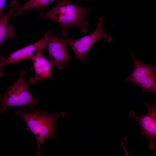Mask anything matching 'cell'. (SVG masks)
<instances>
[{"mask_svg":"<svg viewBox=\"0 0 156 156\" xmlns=\"http://www.w3.org/2000/svg\"><path fill=\"white\" fill-rule=\"evenodd\" d=\"M41 51H36L30 58L33 64L31 70L34 71L35 73L34 76L29 80V83L32 84L53 78L51 73L52 68L49 62L44 56Z\"/></svg>","mask_w":156,"mask_h":156,"instance_id":"9","label":"cell"},{"mask_svg":"<svg viewBox=\"0 0 156 156\" xmlns=\"http://www.w3.org/2000/svg\"><path fill=\"white\" fill-rule=\"evenodd\" d=\"M7 0H0V17L3 15L4 6Z\"/></svg>","mask_w":156,"mask_h":156,"instance_id":"13","label":"cell"},{"mask_svg":"<svg viewBox=\"0 0 156 156\" xmlns=\"http://www.w3.org/2000/svg\"><path fill=\"white\" fill-rule=\"evenodd\" d=\"M25 70L21 69L17 79L0 95V113L9 107L28 106L33 108L39 103V101L34 99L30 92L25 78Z\"/></svg>","mask_w":156,"mask_h":156,"instance_id":"3","label":"cell"},{"mask_svg":"<svg viewBox=\"0 0 156 156\" xmlns=\"http://www.w3.org/2000/svg\"><path fill=\"white\" fill-rule=\"evenodd\" d=\"M104 21L100 18L96 22L97 27L91 34L78 39H66L67 43L74 51L76 60L85 63V57L91 48L99 39L103 38L106 42L112 41L110 36L106 34L103 29Z\"/></svg>","mask_w":156,"mask_h":156,"instance_id":"4","label":"cell"},{"mask_svg":"<svg viewBox=\"0 0 156 156\" xmlns=\"http://www.w3.org/2000/svg\"><path fill=\"white\" fill-rule=\"evenodd\" d=\"M7 7L10 9H12L16 11L19 9L20 6L18 0H11L10 3L7 6Z\"/></svg>","mask_w":156,"mask_h":156,"instance_id":"12","label":"cell"},{"mask_svg":"<svg viewBox=\"0 0 156 156\" xmlns=\"http://www.w3.org/2000/svg\"><path fill=\"white\" fill-rule=\"evenodd\" d=\"M47 37V47L49 62L52 67L59 70L66 66L69 57L66 49V39L63 40L54 36L49 29L46 33Z\"/></svg>","mask_w":156,"mask_h":156,"instance_id":"6","label":"cell"},{"mask_svg":"<svg viewBox=\"0 0 156 156\" xmlns=\"http://www.w3.org/2000/svg\"><path fill=\"white\" fill-rule=\"evenodd\" d=\"M47 37L45 34L43 38L36 42L11 53L6 59L3 56H0V77L3 75L2 70L5 66L30 59L36 51H42L47 48Z\"/></svg>","mask_w":156,"mask_h":156,"instance_id":"8","label":"cell"},{"mask_svg":"<svg viewBox=\"0 0 156 156\" xmlns=\"http://www.w3.org/2000/svg\"><path fill=\"white\" fill-rule=\"evenodd\" d=\"M90 10L77 5L69 0H58L56 5L48 11L40 14L39 18L50 19L60 26L62 35L66 37L68 29L72 27H78L84 34L88 31L86 26L89 22L85 19Z\"/></svg>","mask_w":156,"mask_h":156,"instance_id":"1","label":"cell"},{"mask_svg":"<svg viewBox=\"0 0 156 156\" xmlns=\"http://www.w3.org/2000/svg\"><path fill=\"white\" fill-rule=\"evenodd\" d=\"M14 11L12 9H10L7 14L0 17V51L3 41L12 38L15 36L14 28L8 22L9 18Z\"/></svg>","mask_w":156,"mask_h":156,"instance_id":"10","label":"cell"},{"mask_svg":"<svg viewBox=\"0 0 156 156\" xmlns=\"http://www.w3.org/2000/svg\"><path fill=\"white\" fill-rule=\"evenodd\" d=\"M15 114L22 118L27 127L34 135L38 147L36 155L40 156V147L44 140L49 138H56V121L59 117L64 116L65 113L61 112L50 115L44 111L36 109L30 112L17 111Z\"/></svg>","mask_w":156,"mask_h":156,"instance_id":"2","label":"cell"},{"mask_svg":"<svg viewBox=\"0 0 156 156\" xmlns=\"http://www.w3.org/2000/svg\"><path fill=\"white\" fill-rule=\"evenodd\" d=\"M130 54L133 61V67L131 74L125 80L135 84L144 90L156 81V65L143 63L131 51Z\"/></svg>","mask_w":156,"mask_h":156,"instance_id":"5","label":"cell"},{"mask_svg":"<svg viewBox=\"0 0 156 156\" xmlns=\"http://www.w3.org/2000/svg\"><path fill=\"white\" fill-rule=\"evenodd\" d=\"M148 112L146 114L140 116L136 115L133 111L129 112L128 116L134 119L139 124L142 136H144L150 141L148 149L153 150L155 148V142L156 138V105L144 102Z\"/></svg>","mask_w":156,"mask_h":156,"instance_id":"7","label":"cell"},{"mask_svg":"<svg viewBox=\"0 0 156 156\" xmlns=\"http://www.w3.org/2000/svg\"><path fill=\"white\" fill-rule=\"evenodd\" d=\"M55 0H29L20 7L17 11L14 12L12 16L16 17L28 10L33 8L37 11L44 9Z\"/></svg>","mask_w":156,"mask_h":156,"instance_id":"11","label":"cell"}]
</instances>
